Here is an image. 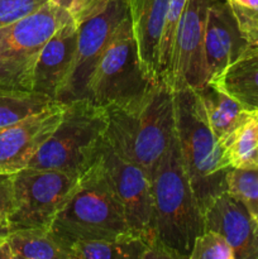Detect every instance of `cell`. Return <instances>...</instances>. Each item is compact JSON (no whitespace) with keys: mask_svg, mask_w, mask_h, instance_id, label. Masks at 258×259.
<instances>
[{"mask_svg":"<svg viewBox=\"0 0 258 259\" xmlns=\"http://www.w3.org/2000/svg\"><path fill=\"white\" fill-rule=\"evenodd\" d=\"M153 196V242L147 259H189L205 230L201 207L185 171L175 134L149 176Z\"/></svg>","mask_w":258,"mask_h":259,"instance_id":"1","label":"cell"},{"mask_svg":"<svg viewBox=\"0 0 258 259\" xmlns=\"http://www.w3.org/2000/svg\"><path fill=\"white\" fill-rule=\"evenodd\" d=\"M106 111L105 141L151 176L175 134L174 90L157 82L138 100Z\"/></svg>","mask_w":258,"mask_h":259,"instance_id":"2","label":"cell"},{"mask_svg":"<svg viewBox=\"0 0 258 259\" xmlns=\"http://www.w3.org/2000/svg\"><path fill=\"white\" fill-rule=\"evenodd\" d=\"M175 126L185 171L201 211L217 195L227 190L230 167L224 148L212 134L200 96L194 89L174 91Z\"/></svg>","mask_w":258,"mask_h":259,"instance_id":"3","label":"cell"},{"mask_svg":"<svg viewBox=\"0 0 258 259\" xmlns=\"http://www.w3.org/2000/svg\"><path fill=\"white\" fill-rule=\"evenodd\" d=\"M51 230L63 244L133 233L100 154L78 177L75 191L58 212Z\"/></svg>","mask_w":258,"mask_h":259,"instance_id":"4","label":"cell"},{"mask_svg":"<svg viewBox=\"0 0 258 259\" xmlns=\"http://www.w3.org/2000/svg\"><path fill=\"white\" fill-rule=\"evenodd\" d=\"M108 129V111L89 99L63 103L57 128L28 167L50 168L80 177L100 154Z\"/></svg>","mask_w":258,"mask_h":259,"instance_id":"5","label":"cell"},{"mask_svg":"<svg viewBox=\"0 0 258 259\" xmlns=\"http://www.w3.org/2000/svg\"><path fill=\"white\" fill-rule=\"evenodd\" d=\"M71 19L66 8L48 2L33 14L0 27V89L33 91V76L43 46Z\"/></svg>","mask_w":258,"mask_h":259,"instance_id":"6","label":"cell"},{"mask_svg":"<svg viewBox=\"0 0 258 259\" xmlns=\"http://www.w3.org/2000/svg\"><path fill=\"white\" fill-rule=\"evenodd\" d=\"M154 83L144 71L131 17H126L94 68L85 98L105 109L125 105L142 98Z\"/></svg>","mask_w":258,"mask_h":259,"instance_id":"7","label":"cell"},{"mask_svg":"<svg viewBox=\"0 0 258 259\" xmlns=\"http://www.w3.org/2000/svg\"><path fill=\"white\" fill-rule=\"evenodd\" d=\"M78 176L50 168L25 167L14 174L15 205L9 230L51 229L77 186Z\"/></svg>","mask_w":258,"mask_h":259,"instance_id":"8","label":"cell"},{"mask_svg":"<svg viewBox=\"0 0 258 259\" xmlns=\"http://www.w3.org/2000/svg\"><path fill=\"white\" fill-rule=\"evenodd\" d=\"M126 17H129L128 0H110L100 14L78 24L76 52L57 101L68 103L85 98L94 68Z\"/></svg>","mask_w":258,"mask_h":259,"instance_id":"9","label":"cell"},{"mask_svg":"<svg viewBox=\"0 0 258 259\" xmlns=\"http://www.w3.org/2000/svg\"><path fill=\"white\" fill-rule=\"evenodd\" d=\"M211 0H186L177 25L166 85L174 91L200 90L207 80L204 38Z\"/></svg>","mask_w":258,"mask_h":259,"instance_id":"10","label":"cell"},{"mask_svg":"<svg viewBox=\"0 0 258 259\" xmlns=\"http://www.w3.org/2000/svg\"><path fill=\"white\" fill-rule=\"evenodd\" d=\"M101 161L125 211L129 228L153 242V196L151 180L142 167L121 157L104 138Z\"/></svg>","mask_w":258,"mask_h":259,"instance_id":"11","label":"cell"},{"mask_svg":"<svg viewBox=\"0 0 258 259\" xmlns=\"http://www.w3.org/2000/svg\"><path fill=\"white\" fill-rule=\"evenodd\" d=\"M63 103L56 101L40 113L0 128V174H15L50 139L62 118Z\"/></svg>","mask_w":258,"mask_h":259,"instance_id":"12","label":"cell"},{"mask_svg":"<svg viewBox=\"0 0 258 259\" xmlns=\"http://www.w3.org/2000/svg\"><path fill=\"white\" fill-rule=\"evenodd\" d=\"M202 217L205 230L223 235L234 250L235 259H258V222L229 191L217 195Z\"/></svg>","mask_w":258,"mask_h":259,"instance_id":"13","label":"cell"},{"mask_svg":"<svg viewBox=\"0 0 258 259\" xmlns=\"http://www.w3.org/2000/svg\"><path fill=\"white\" fill-rule=\"evenodd\" d=\"M247 46L227 0H211L207 10L204 38L209 82L219 77Z\"/></svg>","mask_w":258,"mask_h":259,"instance_id":"14","label":"cell"},{"mask_svg":"<svg viewBox=\"0 0 258 259\" xmlns=\"http://www.w3.org/2000/svg\"><path fill=\"white\" fill-rule=\"evenodd\" d=\"M78 25L73 19L61 25L43 46L33 76V91L57 101L76 52Z\"/></svg>","mask_w":258,"mask_h":259,"instance_id":"15","label":"cell"},{"mask_svg":"<svg viewBox=\"0 0 258 259\" xmlns=\"http://www.w3.org/2000/svg\"><path fill=\"white\" fill-rule=\"evenodd\" d=\"M129 17L144 71L159 81V45L166 22L168 0H128Z\"/></svg>","mask_w":258,"mask_h":259,"instance_id":"16","label":"cell"},{"mask_svg":"<svg viewBox=\"0 0 258 259\" xmlns=\"http://www.w3.org/2000/svg\"><path fill=\"white\" fill-rule=\"evenodd\" d=\"M211 83L232 96L245 110L258 114V45H248Z\"/></svg>","mask_w":258,"mask_h":259,"instance_id":"17","label":"cell"},{"mask_svg":"<svg viewBox=\"0 0 258 259\" xmlns=\"http://www.w3.org/2000/svg\"><path fill=\"white\" fill-rule=\"evenodd\" d=\"M196 91L204 106L210 129L224 148L233 134L254 113L245 110L237 100L211 82Z\"/></svg>","mask_w":258,"mask_h":259,"instance_id":"18","label":"cell"},{"mask_svg":"<svg viewBox=\"0 0 258 259\" xmlns=\"http://www.w3.org/2000/svg\"><path fill=\"white\" fill-rule=\"evenodd\" d=\"M72 259H147L151 244L136 233L65 243Z\"/></svg>","mask_w":258,"mask_h":259,"instance_id":"19","label":"cell"},{"mask_svg":"<svg viewBox=\"0 0 258 259\" xmlns=\"http://www.w3.org/2000/svg\"><path fill=\"white\" fill-rule=\"evenodd\" d=\"M13 259H72L51 229H19L8 234Z\"/></svg>","mask_w":258,"mask_h":259,"instance_id":"20","label":"cell"},{"mask_svg":"<svg viewBox=\"0 0 258 259\" xmlns=\"http://www.w3.org/2000/svg\"><path fill=\"white\" fill-rule=\"evenodd\" d=\"M55 103L56 100L35 91L0 89V128L40 113Z\"/></svg>","mask_w":258,"mask_h":259,"instance_id":"21","label":"cell"},{"mask_svg":"<svg viewBox=\"0 0 258 259\" xmlns=\"http://www.w3.org/2000/svg\"><path fill=\"white\" fill-rule=\"evenodd\" d=\"M224 154L230 168L258 166V114H253L227 142Z\"/></svg>","mask_w":258,"mask_h":259,"instance_id":"22","label":"cell"},{"mask_svg":"<svg viewBox=\"0 0 258 259\" xmlns=\"http://www.w3.org/2000/svg\"><path fill=\"white\" fill-rule=\"evenodd\" d=\"M227 191L237 197L258 222V166L230 168L225 176Z\"/></svg>","mask_w":258,"mask_h":259,"instance_id":"23","label":"cell"},{"mask_svg":"<svg viewBox=\"0 0 258 259\" xmlns=\"http://www.w3.org/2000/svg\"><path fill=\"white\" fill-rule=\"evenodd\" d=\"M185 4L186 0H168V10H167L166 22H164L161 45H159V81L163 83H166L167 75H168L175 35Z\"/></svg>","mask_w":258,"mask_h":259,"instance_id":"24","label":"cell"},{"mask_svg":"<svg viewBox=\"0 0 258 259\" xmlns=\"http://www.w3.org/2000/svg\"><path fill=\"white\" fill-rule=\"evenodd\" d=\"M243 39L258 45V0H227Z\"/></svg>","mask_w":258,"mask_h":259,"instance_id":"25","label":"cell"},{"mask_svg":"<svg viewBox=\"0 0 258 259\" xmlns=\"http://www.w3.org/2000/svg\"><path fill=\"white\" fill-rule=\"evenodd\" d=\"M189 259H235V255L223 235L212 230H204L195 239Z\"/></svg>","mask_w":258,"mask_h":259,"instance_id":"26","label":"cell"},{"mask_svg":"<svg viewBox=\"0 0 258 259\" xmlns=\"http://www.w3.org/2000/svg\"><path fill=\"white\" fill-rule=\"evenodd\" d=\"M48 2L51 0H0V27L33 14Z\"/></svg>","mask_w":258,"mask_h":259,"instance_id":"27","label":"cell"},{"mask_svg":"<svg viewBox=\"0 0 258 259\" xmlns=\"http://www.w3.org/2000/svg\"><path fill=\"white\" fill-rule=\"evenodd\" d=\"M14 174H0V223L9 228V219L14 211Z\"/></svg>","mask_w":258,"mask_h":259,"instance_id":"28","label":"cell"},{"mask_svg":"<svg viewBox=\"0 0 258 259\" xmlns=\"http://www.w3.org/2000/svg\"><path fill=\"white\" fill-rule=\"evenodd\" d=\"M109 3L110 0H71L67 10L73 22L78 25L85 20L100 14L103 10H105Z\"/></svg>","mask_w":258,"mask_h":259,"instance_id":"29","label":"cell"},{"mask_svg":"<svg viewBox=\"0 0 258 259\" xmlns=\"http://www.w3.org/2000/svg\"><path fill=\"white\" fill-rule=\"evenodd\" d=\"M0 259H13L12 250H10L9 244L7 242V238L3 242H0Z\"/></svg>","mask_w":258,"mask_h":259,"instance_id":"30","label":"cell"},{"mask_svg":"<svg viewBox=\"0 0 258 259\" xmlns=\"http://www.w3.org/2000/svg\"><path fill=\"white\" fill-rule=\"evenodd\" d=\"M9 233H10L9 228H8L7 225H3L2 223H0V242H3V240L8 237Z\"/></svg>","mask_w":258,"mask_h":259,"instance_id":"31","label":"cell"},{"mask_svg":"<svg viewBox=\"0 0 258 259\" xmlns=\"http://www.w3.org/2000/svg\"><path fill=\"white\" fill-rule=\"evenodd\" d=\"M51 2H53L55 4L60 5V7L66 8V9H67L68 5H70V3H71V0H51Z\"/></svg>","mask_w":258,"mask_h":259,"instance_id":"32","label":"cell"}]
</instances>
